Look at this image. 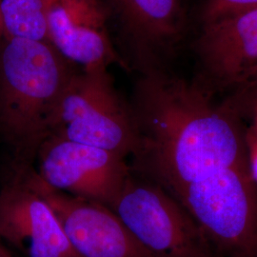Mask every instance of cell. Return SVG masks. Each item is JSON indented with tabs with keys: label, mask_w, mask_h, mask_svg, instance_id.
<instances>
[{
	"label": "cell",
	"mask_w": 257,
	"mask_h": 257,
	"mask_svg": "<svg viewBox=\"0 0 257 257\" xmlns=\"http://www.w3.org/2000/svg\"><path fill=\"white\" fill-rule=\"evenodd\" d=\"M160 69L142 73L132 108L138 147L131 171L172 196L186 186L230 167H247L245 128L228 101Z\"/></svg>",
	"instance_id": "cell-1"
},
{
	"label": "cell",
	"mask_w": 257,
	"mask_h": 257,
	"mask_svg": "<svg viewBox=\"0 0 257 257\" xmlns=\"http://www.w3.org/2000/svg\"><path fill=\"white\" fill-rule=\"evenodd\" d=\"M74 70L47 42L3 39L0 44V141L11 166L35 167Z\"/></svg>",
	"instance_id": "cell-2"
},
{
	"label": "cell",
	"mask_w": 257,
	"mask_h": 257,
	"mask_svg": "<svg viewBox=\"0 0 257 257\" xmlns=\"http://www.w3.org/2000/svg\"><path fill=\"white\" fill-rule=\"evenodd\" d=\"M50 136L101 148L125 158L134 156L138 147V124L132 105L120 96L104 68L74 72L58 105Z\"/></svg>",
	"instance_id": "cell-3"
},
{
	"label": "cell",
	"mask_w": 257,
	"mask_h": 257,
	"mask_svg": "<svg viewBox=\"0 0 257 257\" xmlns=\"http://www.w3.org/2000/svg\"><path fill=\"white\" fill-rule=\"evenodd\" d=\"M191 214L218 257H257V186L247 167H230L173 196Z\"/></svg>",
	"instance_id": "cell-4"
},
{
	"label": "cell",
	"mask_w": 257,
	"mask_h": 257,
	"mask_svg": "<svg viewBox=\"0 0 257 257\" xmlns=\"http://www.w3.org/2000/svg\"><path fill=\"white\" fill-rule=\"evenodd\" d=\"M110 209L154 257H218L180 203L133 172Z\"/></svg>",
	"instance_id": "cell-5"
},
{
	"label": "cell",
	"mask_w": 257,
	"mask_h": 257,
	"mask_svg": "<svg viewBox=\"0 0 257 257\" xmlns=\"http://www.w3.org/2000/svg\"><path fill=\"white\" fill-rule=\"evenodd\" d=\"M37 175L58 192L110 208L131 175L127 158L50 136L37 152Z\"/></svg>",
	"instance_id": "cell-6"
},
{
	"label": "cell",
	"mask_w": 257,
	"mask_h": 257,
	"mask_svg": "<svg viewBox=\"0 0 257 257\" xmlns=\"http://www.w3.org/2000/svg\"><path fill=\"white\" fill-rule=\"evenodd\" d=\"M19 170L55 211L65 235L80 257H154L110 208L48 186L35 167Z\"/></svg>",
	"instance_id": "cell-7"
},
{
	"label": "cell",
	"mask_w": 257,
	"mask_h": 257,
	"mask_svg": "<svg viewBox=\"0 0 257 257\" xmlns=\"http://www.w3.org/2000/svg\"><path fill=\"white\" fill-rule=\"evenodd\" d=\"M0 239L23 257H80L51 206L12 167L0 188Z\"/></svg>",
	"instance_id": "cell-8"
},
{
	"label": "cell",
	"mask_w": 257,
	"mask_h": 257,
	"mask_svg": "<svg viewBox=\"0 0 257 257\" xmlns=\"http://www.w3.org/2000/svg\"><path fill=\"white\" fill-rule=\"evenodd\" d=\"M195 53L207 89L242 87L257 68V8L201 24Z\"/></svg>",
	"instance_id": "cell-9"
},
{
	"label": "cell",
	"mask_w": 257,
	"mask_h": 257,
	"mask_svg": "<svg viewBox=\"0 0 257 257\" xmlns=\"http://www.w3.org/2000/svg\"><path fill=\"white\" fill-rule=\"evenodd\" d=\"M49 43L71 65L100 69L116 59L97 0H49Z\"/></svg>",
	"instance_id": "cell-10"
},
{
	"label": "cell",
	"mask_w": 257,
	"mask_h": 257,
	"mask_svg": "<svg viewBox=\"0 0 257 257\" xmlns=\"http://www.w3.org/2000/svg\"><path fill=\"white\" fill-rule=\"evenodd\" d=\"M134 51L139 71L160 69L180 40L184 16L179 0H109Z\"/></svg>",
	"instance_id": "cell-11"
},
{
	"label": "cell",
	"mask_w": 257,
	"mask_h": 257,
	"mask_svg": "<svg viewBox=\"0 0 257 257\" xmlns=\"http://www.w3.org/2000/svg\"><path fill=\"white\" fill-rule=\"evenodd\" d=\"M49 0H0V18L5 39L47 42Z\"/></svg>",
	"instance_id": "cell-12"
},
{
	"label": "cell",
	"mask_w": 257,
	"mask_h": 257,
	"mask_svg": "<svg viewBox=\"0 0 257 257\" xmlns=\"http://www.w3.org/2000/svg\"><path fill=\"white\" fill-rule=\"evenodd\" d=\"M253 8H257V0H204L200 11L201 24Z\"/></svg>",
	"instance_id": "cell-13"
},
{
	"label": "cell",
	"mask_w": 257,
	"mask_h": 257,
	"mask_svg": "<svg viewBox=\"0 0 257 257\" xmlns=\"http://www.w3.org/2000/svg\"><path fill=\"white\" fill-rule=\"evenodd\" d=\"M242 117H247L248 123L257 126V85L246 86L234 90L227 99Z\"/></svg>",
	"instance_id": "cell-14"
},
{
	"label": "cell",
	"mask_w": 257,
	"mask_h": 257,
	"mask_svg": "<svg viewBox=\"0 0 257 257\" xmlns=\"http://www.w3.org/2000/svg\"><path fill=\"white\" fill-rule=\"evenodd\" d=\"M245 147L248 175L257 186V126L252 123L245 128Z\"/></svg>",
	"instance_id": "cell-15"
},
{
	"label": "cell",
	"mask_w": 257,
	"mask_h": 257,
	"mask_svg": "<svg viewBox=\"0 0 257 257\" xmlns=\"http://www.w3.org/2000/svg\"><path fill=\"white\" fill-rule=\"evenodd\" d=\"M0 257H16L10 250L8 246L0 239Z\"/></svg>",
	"instance_id": "cell-16"
},
{
	"label": "cell",
	"mask_w": 257,
	"mask_h": 257,
	"mask_svg": "<svg viewBox=\"0 0 257 257\" xmlns=\"http://www.w3.org/2000/svg\"><path fill=\"white\" fill-rule=\"evenodd\" d=\"M253 85H257V68L254 70V72L250 74V76L248 77L247 82L245 83L242 87H246V86H253ZM240 87V88H242Z\"/></svg>",
	"instance_id": "cell-17"
},
{
	"label": "cell",
	"mask_w": 257,
	"mask_h": 257,
	"mask_svg": "<svg viewBox=\"0 0 257 257\" xmlns=\"http://www.w3.org/2000/svg\"><path fill=\"white\" fill-rule=\"evenodd\" d=\"M4 39V34H3V28H2V22H1V18H0V44L2 43Z\"/></svg>",
	"instance_id": "cell-18"
}]
</instances>
